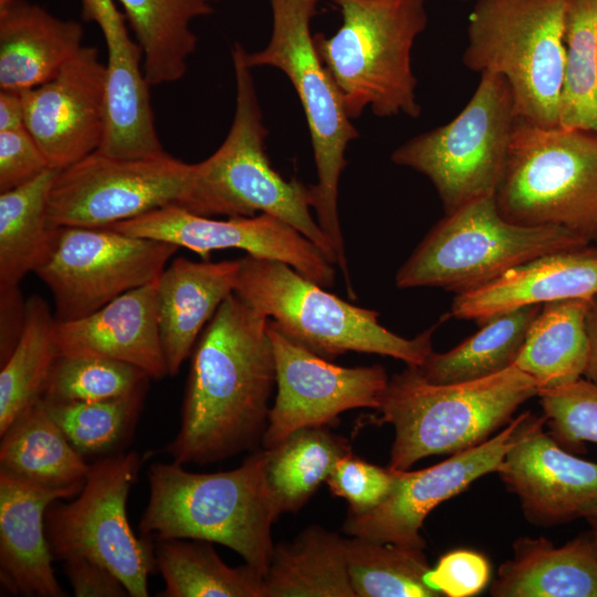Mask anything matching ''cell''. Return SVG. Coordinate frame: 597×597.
<instances>
[{
  "label": "cell",
  "instance_id": "obj_43",
  "mask_svg": "<svg viewBox=\"0 0 597 597\" xmlns=\"http://www.w3.org/2000/svg\"><path fill=\"white\" fill-rule=\"evenodd\" d=\"M49 167L25 127L0 132V192L28 182Z\"/></svg>",
  "mask_w": 597,
  "mask_h": 597
},
{
  "label": "cell",
  "instance_id": "obj_35",
  "mask_svg": "<svg viewBox=\"0 0 597 597\" xmlns=\"http://www.w3.org/2000/svg\"><path fill=\"white\" fill-rule=\"evenodd\" d=\"M56 320L46 302H25L23 327L0 371V436L31 405L41 399L57 358Z\"/></svg>",
  "mask_w": 597,
  "mask_h": 597
},
{
  "label": "cell",
  "instance_id": "obj_22",
  "mask_svg": "<svg viewBox=\"0 0 597 597\" xmlns=\"http://www.w3.org/2000/svg\"><path fill=\"white\" fill-rule=\"evenodd\" d=\"M57 356H97L132 364L150 378L168 375L158 322V279L94 313L56 322Z\"/></svg>",
  "mask_w": 597,
  "mask_h": 597
},
{
  "label": "cell",
  "instance_id": "obj_3",
  "mask_svg": "<svg viewBox=\"0 0 597 597\" xmlns=\"http://www.w3.org/2000/svg\"><path fill=\"white\" fill-rule=\"evenodd\" d=\"M245 52L239 43L232 49L235 109L230 130L211 156L192 164L188 192L180 207L203 217H252L258 211L274 216L337 264L331 240L311 213V186L284 179L268 158L264 147L268 129Z\"/></svg>",
  "mask_w": 597,
  "mask_h": 597
},
{
  "label": "cell",
  "instance_id": "obj_47",
  "mask_svg": "<svg viewBox=\"0 0 597 597\" xmlns=\"http://www.w3.org/2000/svg\"><path fill=\"white\" fill-rule=\"evenodd\" d=\"M587 522L590 526V534L593 536V540L595 542V545L597 547V514L587 519Z\"/></svg>",
  "mask_w": 597,
  "mask_h": 597
},
{
  "label": "cell",
  "instance_id": "obj_19",
  "mask_svg": "<svg viewBox=\"0 0 597 597\" xmlns=\"http://www.w3.org/2000/svg\"><path fill=\"white\" fill-rule=\"evenodd\" d=\"M531 413L496 473L532 524L554 526L597 514V463L580 459Z\"/></svg>",
  "mask_w": 597,
  "mask_h": 597
},
{
  "label": "cell",
  "instance_id": "obj_11",
  "mask_svg": "<svg viewBox=\"0 0 597 597\" xmlns=\"http://www.w3.org/2000/svg\"><path fill=\"white\" fill-rule=\"evenodd\" d=\"M516 118L507 81L482 73L472 97L451 122L412 137L391 160L428 177L444 213H450L494 196Z\"/></svg>",
  "mask_w": 597,
  "mask_h": 597
},
{
  "label": "cell",
  "instance_id": "obj_50",
  "mask_svg": "<svg viewBox=\"0 0 597 597\" xmlns=\"http://www.w3.org/2000/svg\"><path fill=\"white\" fill-rule=\"evenodd\" d=\"M461 1H469V0H461Z\"/></svg>",
  "mask_w": 597,
  "mask_h": 597
},
{
  "label": "cell",
  "instance_id": "obj_33",
  "mask_svg": "<svg viewBox=\"0 0 597 597\" xmlns=\"http://www.w3.org/2000/svg\"><path fill=\"white\" fill-rule=\"evenodd\" d=\"M542 305L496 314L481 328L444 353L432 352L419 368L432 384H455L495 375L514 365L528 328Z\"/></svg>",
  "mask_w": 597,
  "mask_h": 597
},
{
  "label": "cell",
  "instance_id": "obj_4",
  "mask_svg": "<svg viewBox=\"0 0 597 597\" xmlns=\"http://www.w3.org/2000/svg\"><path fill=\"white\" fill-rule=\"evenodd\" d=\"M536 381L515 365L495 375L432 384L417 366L389 378L376 423H390L395 438L389 468L409 470L429 455L453 454L492 437L519 407L537 396Z\"/></svg>",
  "mask_w": 597,
  "mask_h": 597
},
{
  "label": "cell",
  "instance_id": "obj_13",
  "mask_svg": "<svg viewBox=\"0 0 597 597\" xmlns=\"http://www.w3.org/2000/svg\"><path fill=\"white\" fill-rule=\"evenodd\" d=\"M178 249L112 228L57 227L34 273L52 293L56 322H70L157 280Z\"/></svg>",
  "mask_w": 597,
  "mask_h": 597
},
{
  "label": "cell",
  "instance_id": "obj_24",
  "mask_svg": "<svg viewBox=\"0 0 597 597\" xmlns=\"http://www.w3.org/2000/svg\"><path fill=\"white\" fill-rule=\"evenodd\" d=\"M240 259L195 262L178 256L158 277V322L168 375L178 374L203 325L233 292Z\"/></svg>",
  "mask_w": 597,
  "mask_h": 597
},
{
  "label": "cell",
  "instance_id": "obj_15",
  "mask_svg": "<svg viewBox=\"0 0 597 597\" xmlns=\"http://www.w3.org/2000/svg\"><path fill=\"white\" fill-rule=\"evenodd\" d=\"M275 360L276 396L262 438L272 449L294 431L327 427L356 408L378 409L389 378L380 365L343 367L285 336L268 322Z\"/></svg>",
  "mask_w": 597,
  "mask_h": 597
},
{
  "label": "cell",
  "instance_id": "obj_1",
  "mask_svg": "<svg viewBox=\"0 0 597 597\" xmlns=\"http://www.w3.org/2000/svg\"><path fill=\"white\" fill-rule=\"evenodd\" d=\"M269 318L234 292L220 304L191 358L174 462L209 464L262 442L276 385Z\"/></svg>",
  "mask_w": 597,
  "mask_h": 597
},
{
  "label": "cell",
  "instance_id": "obj_44",
  "mask_svg": "<svg viewBox=\"0 0 597 597\" xmlns=\"http://www.w3.org/2000/svg\"><path fill=\"white\" fill-rule=\"evenodd\" d=\"M64 570L76 597L129 596L125 585L112 570L91 558H67Z\"/></svg>",
  "mask_w": 597,
  "mask_h": 597
},
{
  "label": "cell",
  "instance_id": "obj_49",
  "mask_svg": "<svg viewBox=\"0 0 597 597\" xmlns=\"http://www.w3.org/2000/svg\"><path fill=\"white\" fill-rule=\"evenodd\" d=\"M591 243L595 244L597 247V228H596V231L593 235V240H591Z\"/></svg>",
  "mask_w": 597,
  "mask_h": 597
},
{
  "label": "cell",
  "instance_id": "obj_39",
  "mask_svg": "<svg viewBox=\"0 0 597 597\" xmlns=\"http://www.w3.org/2000/svg\"><path fill=\"white\" fill-rule=\"evenodd\" d=\"M150 376L137 366L97 356H57L43 398L102 401L128 395L148 384Z\"/></svg>",
  "mask_w": 597,
  "mask_h": 597
},
{
  "label": "cell",
  "instance_id": "obj_30",
  "mask_svg": "<svg viewBox=\"0 0 597 597\" xmlns=\"http://www.w3.org/2000/svg\"><path fill=\"white\" fill-rule=\"evenodd\" d=\"M59 171L49 167L0 193V291L18 287L53 247L57 227L50 222L48 203Z\"/></svg>",
  "mask_w": 597,
  "mask_h": 597
},
{
  "label": "cell",
  "instance_id": "obj_8",
  "mask_svg": "<svg viewBox=\"0 0 597 597\" xmlns=\"http://www.w3.org/2000/svg\"><path fill=\"white\" fill-rule=\"evenodd\" d=\"M570 0H478L468 25L464 65L503 76L517 118L559 126L565 22Z\"/></svg>",
  "mask_w": 597,
  "mask_h": 597
},
{
  "label": "cell",
  "instance_id": "obj_48",
  "mask_svg": "<svg viewBox=\"0 0 597 597\" xmlns=\"http://www.w3.org/2000/svg\"><path fill=\"white\" fill-rule=\"evenodd\" d=\"M14 0H0V9L8 7L11 4Z\"/></svg>",
  "mask_w": 597,
  "mask_h": 597
},
{
  "label": "cell",
  "instance_id": "obj_10",
  "mask_svg": "<svg viewBox=\"0 0 597 597\" xmlns=\"http://www.w3.org/2000/svg\"><path fill=\"white\" fill-rule=\"evenodd\" d=\"M494 199L510 222L559 226L591 241L597 228V134L516 118Z\"/></svg>",
  "mask_w": 597,
  "mask_h": 597
},
{
  "label": "cell",
  "instance_id": "obj_36",
  "mask_svg": "<svg viewBox=\"0 0 597 597\" xmlns=\"http://www.w3.org/2000/svg\"><path fill=\"white\" fill-rule=\"evenodd\" d=\"M346 562L356 597H443L428 583L423 549L352 536Z\"/></svg>",
  "mask_w": 597,
  "mask_h": 597
},
{
  "label": "cell",
  "instance_id": "obj_40",
  "mask_svg": "<svg viewBox=\"0 0 597 597\" xmlns=\"http://www.w3.org/2000/svg\"><path fill=\"white\" fill-rule=\"evenodd\" d=\"M545 425L567 451H585L597 443V385L582 377L573 383L538 390Z\"/></svg>",
  "mask_w": 597,
  "mask_h": 597
},
{
  "label": "cell",
  "instance_id": "obj_23",
  "mask_svg": "<svg viewBox=\"0 0 597 597\" xmlns=\"http://www.w3.org/2000/svg\"><path fill=\"white\" fill-rule=\"evenodd\" d=\"M597 294V247L545 254L516 265L493 281L455 294L450 316L482 324L514 308Z\"/></svg>",
  "mask_w": 597,
  "mask_h": 597
},
{
  "label": "cell",
  "instance_id": "obj_20",
  "mask_svg": "<svg viewBox=\"0 0 597 597\" xmlns=\"http://www.w3.org/2000/svg\"><path fill=\"white\" fill-rule=\"evenodd\" d=\"M82 15L104 36L105 127L98 151L118 158H142L165 151L155 125L143 49L134 40L113 0H80Z\"/></svg>",
  "mask_w": 597,
  "mask_h": 597
},
{
  "label": "cell",
  "instance_id": "obj_29",
  "mask_svg": "<svg viewBox=\"0 0 597 597\" xmlns=\"http://www.w3.org/2000/svg\"><path fill=\"white\" fill-rule=\"evenodd\" d=\"M589 304L590 298L546 303L532 322L514 365L536 381L538 390L584 377L589 355Z\"/></svg>",
  "mask_w": 597,
  "mask_h": 597
},
{
  "label": "cell",
  "instance_id": "obj_7",
  "mask_svg": "<svg viewBox=\"0 0 597 597\" xmlns=\"http://www.w3.org/2000/svg\"><path fill=\"white\" fill-rule=\"evenodd\" d=\"M273 25L268 45L245 52L250 69L272 66L292 83L310 129L317 182L311 186L316 221L331 240L345 283L350 284L338 217V184L347 165L345 150L359 134L342 95L322 62L311 33L318 0H270Z\"/></svg>",
  "mask_w": 597,
  "mask_h": 597
},
{
  "label": "cell",
  "instance_id": "obj_34",
  "mask_svg": "<svg viewBox=\"0 0 597 597\" xmlns=\"http://www.w3.org/2000/svg\"><path fill=\"white\" fill-rule=\"evenodd\" d=\"M266 450V481L279 514L301 510L352 453L350 442L324 426L298 429Z\"/></svg>",
  "mask_w": 597,
  "mask_h": 597
},
{
  "label": "cell",
  "instance_id": "obj_21",
  "mask_svg": "<svg viewBox=\"0 0 597 597\" xmlns=\"http://www.w3.org/2000/svg\"><path fill=\"white\" fill-rule=\"evenodd\" d=\"M82 488H49L0 470V580L11 595L66 596L52 569L45 514Z\"/></svg>",
  "mask_w": 597,
  "mask_h": 597
},
{
  "label": "cell",
  "instance_id": "obj_37",
  "mask_svg": "<svg viewBox=\"0 0 597 597\" xmlns=\"http://www.w3.org/2000/svg\"><path fill=\"white\" fill-rule=\"evenodd\" d=\"M559 126L597 134V0H570Z\"/></svg>",
  "mask_w": 597,
  "mask_h": 597
},
{
  "label": "cell",
  "instance_id": "obj_27",
  "mask_svg": "<svg viewBox=\"0 0 597 597\" xmlns=\"http://www.w3.org/2000/svg\"><path fill=\"white\" fill-rule=\"evenodd\" d=\"M264 597H356L346 562V538L318 525L274 545L263 577Z\"/></svg>",
  "mask_w": 597,
  "mask_h": 597
},
{
  "label": "cell",
  "instance_id": "obj_26",
  "mask_svg": "<svg viewBox=\"0 0 597 597\" xmlns=\"http://www.w3.org/2000/svg\"><path fill=\"white\" fill-rule=\"evenodd\" d=\"M494 597H597V547L590 533L562 546L545 537H519L503 563Z\"/></svg>",
  "mask_w": 597,
  "mask_h": 597
},
{
  "label": "cell",
  "instance_id": "obj_17",
  "mask_svg": "<svg viewBox=\"0 0 597 597\" xmlns=\"http://www.w3.org/2000/svg\"><path fill=\"white\" fill-rule=\"evenodd\" d=\"M107 228L186 248L203 260L213 250L240 249L282 261L324 287L335 283L334 264L324 252L291 224L268 213L218 220L171 205Z\"/></svg>",
  "mask_w": 597,
  "mask_h": 597
},
{
  "label": "cell",
  "instance_id": "obj_42",
  "mask_svg": "<svg viewBox=\"0 0 597 597\" xmlns=\"http://www.w3.org/2000/svg\"><path fill=\"white\" fill-rule=\"evenodd\" d=\"M489 578L488 559L470 549H455L442 555L427 577L429 585L443 597H469L479 594Z\"/></svg>",
  "mask_w": 597,
  "mask_h": 597
},
{
  "label": "cell",
  "instance_id": "obj_6",
  "mask_svg": "<svg viewBox=\"0 0 597 597\" xmlns=\"http://www.w3.org/2000/svg\"><path fill=\"white\" fill-rule=\"evenodd\" d=\"M329 1L342 24L332 36L315 34L314 42L348 116L370 106L380 117H419L411 50L427 27L426 0Z\"/></svg>",
  "mask_w": 597,
  "mask_h": 597
},
{
  "label": "cell",
  "instance_id": "obj_5",
  "mask_svg": "<svg viewBox=\"0 0 597 597\" xmlns=\"http://www.w3.org/2000/svg\"><path fill=\"white\" fill-rule=\"evenodd\" d=\"M233 292L285 336L327 359L356 352L420 367L433 352V333L446 318L405 338L384 327L378 312L339 298L282 261L249 254L240 259Z\"/></svg>",
  "mask_w": 597,
  "mask_h": 597
},
{
  "label": "cell",
  "instance_id": "obj_16",
  "mask_svg": "<svg viewBox=\"0 0 597 597\" xmlns=\"http://www.w3.org/2000/svg\"><path fill=\"white\" fill-rule=\"evenodd\" d=\"M531 413L522 412L486 441L434 465L417 471L396 470V481L387 498L369 511L347 513L343 531L350 536L423 549L420 530L427 515L475 480L496 472Z\"/></svg>",
  "mask_w": 597,
  "mask_h": 597
},
{
  "label": "cell",
  "instance_id": "obj_14",
  "mask_svg": "<svg viewBox=\"0 0 597 597\" xmlns=\"http://www.w3.org/2000/svg\"><path fill=\"white\" fill-rule=\"evenodd\" d=\"M192 164L164 151L118 158L98 150L60 169L49 196L54 227L107 228L166 206H181Z\"/></svg>",
  "mask_w": 597,
  "mask_h": 597
},
{
  "label": "cell",
  "instance_id": "obj_2",
  "mask_svg": "<svg viewBox=\"0 0 597 597\" xmlns=\"http://www.w3.org/2000/svg\"><path fill=\"white\" fill-rule=\"evenodd\" d=\"M266 461L268 450L262 449L240 467L217 473L189 472L176 462L151 464L140 533L156 541L219 543L265 575L274 549L271 527L280 516Z\"/></svg>",
  "mask_w": 597,
  "mask_h": 597
},
{
  "label": "cell",
  "instance_id": "obj_28",
  "mask_svg": "<svg viewBox=\"0 0 597 597\" xmlns=\"http://www.w3.org/2000/svg\"><path fill=\"white\" fill-rule=\"evenodd\" d=\"M0 470L49 488H69L84 484L90 464L41 398L1 434Z\"/></svg>",
  "mask_w": 597,
  "mask_h": 597
},
{
  "label": "cell",
  "instance_id": "obj_9",
  "mask_svg": "<svg viewBox=\"0 0 597 597\" xmlns=\"http://www.w3.org/2000/svg\"><path fill=\"white\" fill-rule=\"evenodd\" d=\"M591 241L559 226H522L500 213L494 196L444 213L398 269L399 289H478L532 259L587 247Z\"/></svg>",
  "mask_w": 597,
  "mask_h": 597
},
{
  "label": "cell",
  "instance_id": "obj_46",
  "mask_svg": "<svg viewBox=\"0 0 597 597\" xmlns=\"http://www.w3.org/2000/svg\"><path fill=\"white\" fill-rule=\"evenodd\" d=\"M589 355L584 377L597 385V294L590 298L586 316Z\"/></svg>",
  "mask_w": 597,
  "mask_h": 597
},
{
  "label": "cell",
  "instance_id": "obj_41",
  "mask_svg": "<svg viewBox=\"0 0 597 597\" xmlns=\"http://www.w3.org/2000/svg\"><path fill=\"white\" fill-rule=\"evenodd\" d=\"M396 470L369 463L353 453L341 459L326 479L334 496L345 499L353 514L369 511L390 493Z\"/></svg>",
  "mask_w": 597,
  "mask_h": 597
},
{
  "label": "cell",
  "instance_id": "obj_31",
  "mask_svg": "<svg viewBox=\"0 0 597 597\" xmlns=\"http://www.w3.org/2000/svg\"><path fill=\"white\" fill-rule=\"evenodd\" d=\"M119 1L143 49L149 86L180 80L198 41L190 23L212 12L210 0Z\"/></svg>",
  "mask_w": 597,
  "mask_h": 597
},
{
  "label": "cell",
  "instance_id": "obj_18",
  "mask_svg": "<svg viewBox=\"0 0 597 597\" xmlns=\"http://www.w3.org/2000/svg\"><path fill=\"white\" fill-rule=\"evenodd\" d=\"M24 127L50 167L64 169L96 151L105 127V64L83 45L50 80L21 92Z\"/></svg>",
  "mask_w": 597,
  "mask_h": 597
},
{
  "label": "cell",
  "instance_id": "obj_45",
  "mask_svg": "<svg viewBox=\"0 0 597 597\" xmlns=\"http://www.w3.org/2000/svg\"><path fill=\"white\" fill-rule=\"evenodd\" d=\"M24 127V107L21 92L0 91V132Z\"/></svg>",
  "mask_w": 597,
  "mask_h": 597
},
{
  "label": "cell",
  "instance_id": "obj_12",
  "mask_svg": "<svg viewBox=\"0 0 597 597\" xmlns=\"http://www.w3.org/2000/svg\"><path fill=\"white\" fill-rule=\"evenodd\" d=\"M143 458L114 453L90 464L84 484L70 503L53 502L45 514V533L53 558L87 557L107 567L130 597H147L155 566L150 537L132 530L126 503Z\"/></svg>",
  "mask_w": 597,
  "mask_h": 597
},
{
  "label": "cell",
  "instance_id": "obj_38",
  "mask_svg": "<svg viewBox=\"0 0 597 597\" xmlns=\"http://www.w3.org/2000/svg\"><path fill=\"white\" fill-rule=\"evenodd\" d=\"M148 384L102 401L43 398L46 410L84 458L111 455L126 443L137 423Z\"/></svg>",
  "mask_w": 597,
  "mask_h": 597
},
{
  "label": "cell",
  "instance_id": "obj_25",
  "mask_svg": "<svg viewBox=\"0 0 597 597\" xmlns=\"http://www.w3.org/2000/svg\"><path fill=\"white\" fill-rule=\"evenodd\" d=\"M84 29L27 0L0 9V88L23 92L53 77L83 46Z\"/></svg>",
  "mask_w": 597,
  "mask_h": 597
},
{
  "label": "cell",
  "instance_id": "obj_32",
  "mask_svg": "<svg viewBox=\"0 0 597 597\" xmlns=\"http://www.w3.org/2000/svg\"><path fill=\"white\" fill-rule=\"evenodd\" d=\"M154 546L155 566L165 588L161 597H264V575L245 563L228 566L212 543L163 540Z\"/></svg>",
  "mask_w": 597,
  "mask_h": 597
}]
</instances>
